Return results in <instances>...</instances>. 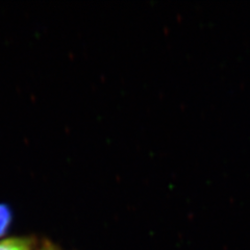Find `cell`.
I'll return each mask as SVG.
<instances>
[{"label": "cell", "instance_id": "cell-1", "mask_svg": "<svg viewBox=\"0 0 250 250\" xmlns=\"http://www.w3.org/2000/svg\"><path fill=\"white\" fill-rule=\"evenodd\" d=\"M36 240L33 237H12L0 240V250H33Z\"/></svg>", "mask_w": 250, "mask_h": 250}, {"label": "cell", "instance_id": "cell-2", "mask_svg": "<svg viewBox=\"0 0 250 250\" xmlns=\"http://www.w3.org/2000/svg\"><path fill=\"white\" fill-rule=\"evenodd\" d=\"M12 222L11 209L4 205H0V238L9 230Z\"/></svg>", "mask_w": 250, "mask_h": 250}, {"label": "cell", "instance_id": "cell-3", "mask_svg": "<svg viewBox=\"0 0 250 250\" xmlns=\"http://www.w3.org/2000/svg\"><path fill=\"white\" fill-rule=\"evenodd\" d=\"M38 250H62V249L59 246L51 243V242H45V243H43V245L41 246V248Z\"/></svg>", "mask_w": 250, "mask_h": 250}]
</instances>
